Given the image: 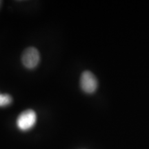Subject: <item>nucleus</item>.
Here are the masks:
<instances>
[{
    "instance_id": "4",
    "label": "nucleus",
    "mask_w": 149,
    "mask_h": 149,
    "mask_svg": "<svg viewBox=\"0 0 149 149\" xmlns=\"http://www.w3.org/2000/svg\"><path fill=\"white\" fill-rule=\"evenodd\" d=\"M13 99L8 94L0 93V107H8L12 103Z\"/></svg>"
},
{
    "instance_id": "3",
    "label": "nucleus",
    "mask_w": 149,
    "mask_h": 149,
    "mask_svg": "<svg viewBox=\"0 0 149 149\" xmlns=\"http://www.w3.org/2000/svg\"><path fill=\"white\" fill-rule=\"evenodd\" d=\"M80 86L84 92L91 94L95 92L98 82L95 76L90 71H84L80 78Z\"/></svg>"
},
{
    "instance_id": "2",
    "label": "nucleus",
    "mask_w": 149,
    "mask_h": 149,
    "mask_svg": "<svg viewBox=\"0 0 149 149\" xmlns=\"http://www.w3.org/2000/svg\"><path fill=\"white\" fill-rule=\"evenodd\" d=\"M40 61L38 50L34 47H29L24 51L22 55V62L28 69L36 68Z\"/></svg>"
},
{
    "instance_id": "1",
    "label": "nucleus",
    "mask_w": 149,
    "mask_h": 149,
    "mask_svg": "<svg viewBox=\"0 0 149 149\" xmlns=\"http://www.w3.org/2000/svg\"><path fill=\"white\" fill-rule=\"evenodd\" d=\"M37 122L36 113L33 110L29 109L20 113L17 119V126L22 131H27L35 125Z\"/></svg>"
},
{
    "instance_id": "5",
    "label": "nucleus",
    "mask_w": 149,
    "mask_h": 149,
    "mask_svg": "<svg viewBox=\"0 0 149 149\" xmlns=\"http://www.w3.org/2000/svg\"><path fill=\"white\" fill-rule=\"evenodd\" d=\"M0 3H1V1H0Z\"/></svg>"
}]
</instances>
